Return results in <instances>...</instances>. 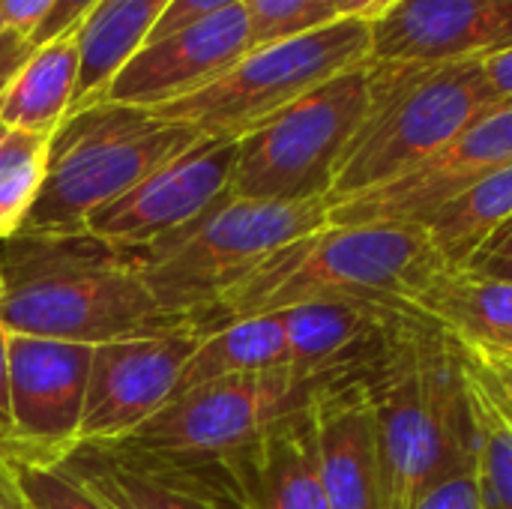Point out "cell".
Instances as JSON below:
<instances>
[{
	"label": "cell",
	"mask_w": 512,
	"mask_h": 509,
	"mask_svg": "<svg viewBox=\"0 0 512 509\" xmlns=\"http://www.w3.org/2000/svg\"><path fill=\"white\" fill-rule=\"evenodd\" d=\"M0 327L102 345L177 327L141 276V249L81 234H24L0 240Z\"/></svg>",
	"instance_id": "1"
},
{
	"label": "cell",
	"mask_w": 512,
	"mask_h": 509,
	"mask_svg": "<svg viewBox=\"0 0 512 509\" xmlns=\"http://www.w3.org/2000/svg\"><path fill=\"white\" fill-rule=\"evenodd\" d=\"M366 378L378 420L384 509H411L450 462L474 447L462 354L414 315Z\"/></svg>",
	"instance_id": "2"
},
{
	"label": "cell",
	"mask_w": 512,
	"mask_h": 509,
	"mask_svg": "<svg viewBox=\"0 0 512 509\" xmlns=\"http://www.w3.org/2000/svg\"><path fill=\"white\" fill-rule=\"evenodd\" d=\"M447 270L423 225H324L243 279L195 327L279 312L312 300L405 303Z\"/></svg>",
	"instance_id": "3"
},
{
	"label": "cell",
	"mask_w": 512,
	"mask_h": 509,
	"mask_svg": "<svg viewBox=\"0 0 512 509\" xmlns=\"http://www.w3.org/2000/svg\"><path fill=\"white\" fill-rule=\"evenodd\" d=\"M369 96V114L336 168L330 207L402 180L501 105L483 60H369Z\"/></svg>",
	"instance_id": "4"
},
{
	"label": "cell",
	"mask_w": 512,
	"mask_h": 509,
	"mask_svg": "<svg viewBox=\"0 0 512 509\" xmlns=\"http://www.w3.org/2000/svg\"><path fill=\"white\" fill-rule=\"evenodd\" d=\"M330 225V198L255 201L222 195L171 237L141 249V276L159 309L198 324L285 246Z\"/></svg>",
	"instance_id": "5"
},
{
	"label": "cell",
	"mask_w": 512,
	"mask_h": 509,
	"mask_svg": "<svg viewBox=\"0 0 512 509\" xmlns=\"http://www.w3.org/2000/svg\"><path fill=\"white\" fill-rule=\"evenodd\" d=\"M198 138V132L135 105L93 102L72 111L51 135L45 183L21 231H87L96 210L129 192Z\"/></svg>",
	"instance_id": "6"
},
{
	"label": "cell",
	"mask_w": 512,
	"mask_h": 509,
	"mask_svg": "<svg viewBox=\"0 0 512 509\" xmlns=\"http://www.w3.org/2000/svg\"><path fill=\"white\" fill-rule=\"evenodd\" d=\"M369 60L372 27L363 21H333L321 30L252 48L225 75L177 102L153 108V114L201 138L240 141L315 87Z\"/></svg>",
	"instance_id": "7"
},
{
	"label": "cell",
	"mask_w": 512,
	"mask_h": 509,
	"mask_svg": "<svg viewBox=\"0 0 512 509\" xmlns=\"http://www.w3.org/2000/svg\"><path fill=\"white\" fill-rule=\"evenodd\" d=\"M369 102V63H360L273 114L237 141L228 195L255 201L327 198Z\"/></svg>",
	"instance_id": "8"
},
{
	"label": "cell",
	"mask_w": 512,
	"mask_h": 509,
	"mask_svg": "<svg viewBox=\"0 0 512 509\" xmlns=\"http://www.w3.org/2000/svg\"><path fill=\"white\" fill-rule=\"evenodd\" d=\"M321 384L300 378L291 366L207 381L177 393L120 444L159 459L225 462L252 447L273 423L300 411Z\"/></svg>",
	"instance_id": "9"
},
{
	"label": "cell",
	"mask_w": 512,
	"mask_h": 509,
	"mask_svg": "<svg viewBox=\"0 0 512 509\" xmlns=\"http://www.w3.org/2000/svg\"><path fill=\"white\" fill-rule=\"evenodd\" d=\"M201 336L195 324H177L96 345L78 444H120L153 420L174 399Z\"/></svg>",
	"instance_id": "10"
},
{
	"label": "cell",
	"mask_w": 512,
	"mask_h": 509,
	"mask_svg": "<svg viewBox=\"0 0 512 509\" xmlns=\"http://www.w3.org/2000/svg\"><path fill=\"white\" fill-rule=\"evenodd\" d=\"M93 348L9 333L12 438L0 453L60 462L78 447Z\"/></svg>",
	"instance_id": "11"
},
{
	"label": "cell",
	"mask_w": 512,
	"mask_h": 509,
	"mask_svg": "<svg viewBox=\"0 0 512 509\" xmlns=\"http://www.w3.org/2000/svg\"><path fill=\"white\" fill-rule=\"evenodd\" d=\"M234 159L237 141L198 138L129 192L96 210L87 222V234L120 249H147L171 237L228 192Z\"/></svg>",
	"instance_id": "12"
},
{
	"label": "cell",
	"mask_w": 512,
	"mask_h": 509,
	"mask_svg": "<svg viewBox=\"0 0 512 509\" xmlns=\"http://www.w3.org/2000/svg\"><path fill=\"white\" fill-rule=\"evenodd\" d=\"M512 165V102L474 120L435 159L375 192L330 207V225H426L447 201Z\"/></svg>",
	"instance_id": "13"
},
{
	"label": "cell",
	"mask_w": 512,
	"mask_h": 509,
	"mask_svg": "<svg viewBox=\"0 0 512 509\" xmlns=\"http://www.w3.org/2000/svg\"><path fill=\"white\" fill-rule=\"evenodd\" d=\"M252 51L246 6L225 9L162 39L144 42L108 81L99 102H120L135 108H162L177 102L219 75Z\"/></svg>",
	"instance_id": "14"
},
{
	"label": "cell",
	"mask_w": 512,
	"mask_h": 509,
	"mask_svg": "<svg viewBox=\"0 0 512 509\" xmlns=\"http://www.w3.org/2000/svg\"><path fill=\"white\" fill-rule=\"evenodd\" d=\"M57 465L108 509H231L237 501L228 462H177L126 444H78Z\"/></svg>",
	"instance_id": "15"
},
{
	"label": "cell",
	"mask_w": 512,
	"mask_h": 509,
	"mask_svg": "<svg viewBox=\"0 0 512 509\" xmlns=\"http://www.w3.org/2000/svg\"><path fill=\"white\" fill-rule=\"evenodd\" d=\"M366 372L336 375L309 396L318 474L330 509H384L378 420Z\"/></svg>",
	"instance_id": "16"
},
{
	"label": "cell",
	"mask_w": 512,
	"mask_h": 509,
	"mask_svg": "<svg viewBox=\"0 0 512 509\" xmlns=\"http://www.w3.org/2000/svg\"><path fill=\"white\" fill-rule=\"evenodd\" d=\"M512 48V0H402L372 24L378 63L483 60Z\"/></svg>",
	"instance_id": "17"
},
{
	"label": "cell",
	"mask_w": 512,
	"mask_h": 509,
	"mask_svg": "<svg viewBox=\"0 0 512 509\" xmlns=\"http://www.w3.org/2000/svg\"><path fill=\"white\" fill-rule=\"evenodd\" d=\"M276 315L288 339V366L315 384L366 372L414 318L378 300H312Z\"/></svg>",
	"instance_id": "18"
},
{
	"label": "cell",
	"mask_w": 512,
	"mask_h": 509,
	"mask_svg": "<svg viewBox=\"0 0 512 509\" xmlns=\"http://www.w3.org/2000/svg\"><path fill=\"white\" fill-rule=\"evenodd\" d=\"M225 462L252 509H330L318 474L309 402Z\"/></svg>",
	"instance_id": "19"
},
{
	"label": "cell",
	"mask_w": 512,
	"mask_h": 509,
	"mask_svg": "<svg viewBox=\"0 0 512 509\" xmlns=\"http://www.w3.org/2000/svg\"><path fill=\"white\" fill-rule=\"evenodd\" d=\"M405 309L474 354H512V282L474 270H441Z\"/></svg>",
	"instance_id": "20"
},
{
	"label": "cell",
	"mask_w": 512,
	"mask_h": 509,
	"mask_svg": "<svg viewBox=\"0 0 512 509\" xmlns=\"http://www.w3.org/2000/svg\"><path fill=\"white\" fill-rule=\"evenodd\" d=\"M81 72L75 30L36 45L0 96V123L15 132L54 135L69 117Z\"/></svg>",
	"instance_id": "21"
},
{
	"label": "cell",
	"mask_w": 512,
	"mask_h": 509,
	"mask_svg": "<svg viewBox=\"0 0 512 509\" xmlns=\"http://www.w3.org/2000/svg\"><path fill=\"white\" fill-rule=\"evenodd\" d=\"M171 3L174 0H99L90 9V15L75 27L81 72L72 111L102 99L108 81L147 42Z\"/></svg>",
	"instance_id": "22"
},
{
	"label": "cell",
	"mask_w": 512,
	"mask_h": 509,
	"mask_svg": "<svg viewBox=\"0 0 512 509\" xmlns=\"http://www.w3.org/2000/svg\"><path fill=\"white\" fill-rule=\"evenodd\" d=\"M288 366V339L276 312L237 318L204 330L192 351L177 393L231 375H261ZM174 393V396H177Z\"/></svg>",
	"instance_id": "23"
},
{
	"label": "cell",
	"mask_w": 512,
	"mask_h": 509,
	"mask_svg": "<svg viewBox=\"0 0 512 509\" xmlns=\"http://www.w3.org/2000/svg\"><path fill=\"white\" fill-rule=\"evenodd\" d=\"M512 225V165L480 177L435 216L426 219V231L450 270L468 267L483 246Z\"/></svg>",
	"instance_id": "24"
},
{
	"label": "cell",
	"mask_w": 512,
	"mask_h": 509,
	"mask_svg": "<svg viewBox=\"0 0 512 509\" xmlns=\"http://www.w3.org/2000/svg\"><path fill=\"white\" fill-rule=\"evenodd\" d=\"M465 366V393L474 426L477 489L483 509H512V414L480 372V366L459 348Z\"/></svg>",
	"instance_id": "25"
},
{
	"label": "cell",
	"mask_w": 512,
	"mask_h": 509,
	"mask_svg": "<svg viewBox=\"0 0 512 509\" xmlns=\"http://www.w3.org/2000/svg\"><path fill=\"white\" fill-rule=\"evenodd\" d=\"M48 135L15 132L0 141V240L21 231L48 171Z\"/></svg>",
	"instance_id": "26"
},
{
	"label": "cell",
	"mask_w": 512,
	"mask_h": 509,
	"mask_svg": "<svg viewBox=\"0 0 512 509\" xmlns=\"http://www.w3.org/2000/svg\"><path fill=\"white\" fill-rule=\"evenodd\" d=\"M0 462L27 509H108L57 462L15 453H0Z\"/></svg>",
	"instance_id": "27"
},
{
	"label": "cell",
	"mask_w": 512,
	"mask_h": 509,
	"mask_svg": "<svg viewBox=\"0 0 512 509\" xmlns=\"http://www.w3.org/2000/svg\"><path fill=\"white\" fill-rule=\"evenodd\" d=\"M252 48L321 30L336 18L333 0H246Z\"/></svg>",
	"instance_id": "28"
},
{
	"label": "cell",
	"mask_w": 512,
	"mask_h": 509,
	"mask_svg": "<svg viewBox=\"0 0 512 509\" xmlns=\"http://www.w3.org/2000/svg\"><path fill=\"white\" fill-rule=\"evenodd\" d=\"M411 509H483L477 489V459L474 447L450 462L417 498Z\"/></svg>",
	"instance_id": "29"
},
{
	"label": "cell",
	"mask_w": 512,
	"mask_h": 509,
	"mask_svg": "<svg viewBox=\"0 0 512 509\" xmlns=\"http://www.w3.org/2000/svg\"><path fill=\"white\" fill-rule=\"evenodd\" d=\"M243 3L246 0H174L165 9V15L159 18V24L153 27V33L147 36V42L150 39H162V36H168L174 30H183V27H189L195 21H204L210 15H219V12L243 6Z\"/></svg>",
	"instance_id": "30"
},
{
	"label": "cell",
	"mask_w": 512,
	"mask_h": 509,
	"mask_svg": "<svg viewBox=\"0 0 512 509\" xmlns=\"http://www.w3.org/2000/svg\"><path fill=\"white\" fill-rule=\"evenodd\" d=\"M57 0H0V36L18 33L33 39Z\"/></svg>",
	"instance_id": "31"
},
{
	"label": "cell",
	"mask_w": 512,
	"mask_h": 509,
	"mask_svg": "<svg viewBox=\"0 0 512 509\" xmlns=\"http://www.w3.org/2000/svg\"><path fill=\"white\" fill-rule=\"evenodd\" d=\"M99 0H57L54 3V9L48 12V18L42 21V27L36 30V36L30 39L33 45H45V42H51V39H57V36H63V33H69V30H75L87 15H90V9L96 6Z\"/></svg>",
	"instance_id": "32"
},
{
	"label": "cell",
	"mask_w": 512,
	"mask_h": 509,
	"mask_svg": "<svg viewBox=\"0 0 512 509\" xmlns=\"http://www.w3.org/2000/svg\"><path fill=\"white\" fill-rule=\"evenodd\" d=\"M462 270H474L480 276H495V279H510L512 282V225L504 228L498 237H492L483 252Z\"/></svg>",
	"instance_id": "33"
},
{
	"label": "cell",
	"mask_w": 512,
	"mask_h": 509,
	"mask_svg": "<svg viewBox=\"0 0 512 509\" xmlns=\"http://www.w3.org/2000/svg\"><path fill=\"white\" fill-rule=\"evenodd\" d=\"M459 348V345H456ZM477 366L480 372L492 381V387L498 390V396L504 399V405L510 408L512 414V357L510 354H474V351H465Z\"/></svg>",
	"instance_id": "34"
},
{
	"label": "cell",
	"mask_w": 512,
	"mask_h": 509,
	"mask_svg": "<svg viewBox=\"0 0 512 509\" xmlns=\"http://www.w3.org/2000/svg\"><path fill=\"white\" fill-rule=\"evenodd\" d=\"M33 48L36 45L27 36H18V33L0 36V96L6 93V87L15 78V72L27 63V57L33 54Z\"/></svg>",
	"instance_id": "35"
},
{
	"label": "cell",
	"mask_w": 512,
	"mask_h": 509,
	"mask_svg": "<svg viewBox=\"0 0 512 509\" xmlns=\"http://www.w3.org/2000/svg\"><path fill=\"white\" fill-rule=\"evenodd\" d=\"M399 3L402 0H333L339 21H363L369 27L384 21Z\"/></svg>",
	"instance_id": "36"
},
{
	"label": "cell",
	"mask_w": 512,
	"mask_h": 509,
	"mask_svg": "<svg viewBox=\"0 0 512 509\" xmlns=\"http://www.w3.org/2000/svg\"><path fill=\"white\" fill-rule=\"evenodd\" d=\"M483 66H486V75H489V84H492L498 102L501 105L512 102V48L483 57Z\"/></svg>",
	"instance_id": "37"
},
{
	"label": "cell",
	"mask_w": 512,
	"mask_h": 509,
	"mask_svg": "<svg viewBox=\"0 0 512 509\" xmlns=\"http://www.w3.org/2000/svg\"><path fill=\"white\" fill-rule=\"evenodd\" d=\"M9 333L0 327V450L12 438V414H9V360H6Z\"/></svg>",
	"instance_id": "38"
},
{
	"label": "cell",
	"mask_w": 512,
	"mask_h": 509,
	"mask_svg": "<svg viewBox=\"0 0 512 509\" xmlns=\"http://www.w3.org/2000/svg\"><path fill=\"white\" fill-rule=\"evenodd\" d=\"M0 509H27L21 495H18V489H15V483L9 480L3 462H0Z\"/></svg>",
	"instance_id": "39"
},
{
	"label": "cell",
	"mask_w": 512,
	"mask_h": 509,
	"mask_svg": "<svg viewBox=\"0 0 512 509\" xmlns=\"http://www.w3.org/2000/svg\"><path fill=\"white\" fill-rule=\"evenodd\" d=\"M231 509H252V507H249V501L243 498V492H240V486H237V501L231 504Z\"/></svg>",
	"instance_id": "40"
},
{
	"label": "cell",
	"mask_w": 512,
	"mask_h": 509,
	"mask_svg": "<svg viewBox=\"0 0 512 509\" xmlns=\"http://www.w3.org/2000/svg\"><path fill=\"white\" fill-rule=\"evenodd\" d=\"M6 135H9V129H6V126H3V123H0V141H3V138H6Z\"/></svg>",
	"instance_id": "41"
},
{
	"label": "cell",
	"mask_w": 512,
	"mask_h": 509,
	"mask_svg": "<svg viewBox=\"0 0 512 509\" xmlns=\"http://www.w3.org/2000/svg\"><path fill=\"white\" fill-rule=\"evenodd\" d=\"M0 300H3V276H0Z\"/></svg>",
	"instance_id": "42"
},
{
	"label": "cell",
	"mask_w": 512,
	"mask_h": 509,
	"mask_svg": "<svg viewBox=\"0 0 512 509\" xmlns=\"http://www.w3.org/2000/svg\"><path fill=\"white\" fill-rule=\"evenodd\" d=\"M510 357H512V354H510Z\"/></svg>",
	"instance_id": "43"
}]
</instances>
